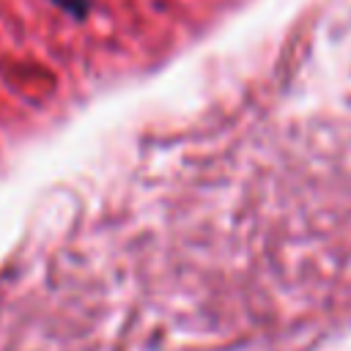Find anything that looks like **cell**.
Segmentation results:
<instances>
[{
  "mask_svg": "<svg viewBox=\"0 0 351 351\" xmlns=\"http://www.w3.org/2000/svg\"><path fill=\"white\" fill-rule=\"evenodd\" d=\"M52 3H58L63 11L77 14V16H82V14H85V8H88V0H52Z\"/></svg>",
  "mask_w": 351,
  "mask_h": 351,
  "instance_id": "1",
  "label": "cell"
}]
</instances>
